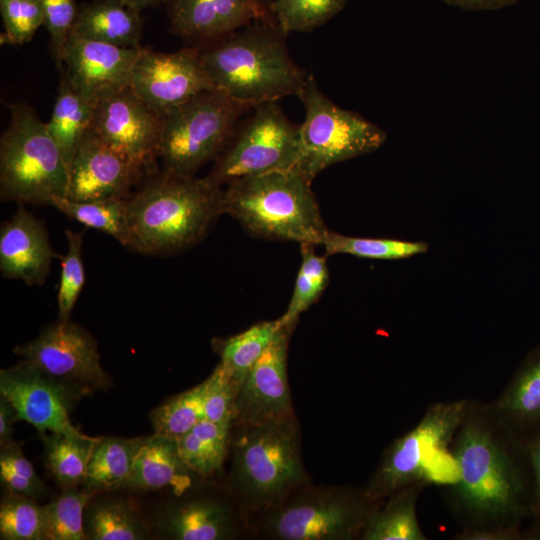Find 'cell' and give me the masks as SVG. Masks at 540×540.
Instances as JSON below:
<instances>
[{"instance_id":"4dcf8cb0","label":"cell","mask_w":540,"mask_h":540,"mask_svg":"<svg viewBox=\"0 0 540 540\" xmlns=\"http://www.w3.org/2000/svg\"><path fill=\"white\" fill-rule=\"evenodd\" d=\"M278 319L252 325L218 342L220 365L238 391L248 372L281 329Z\"/></svg>"},{"instance_id":"f546056e","label":"cell","mask_w":540,"mask_h":540,"mask_svg":"<svg viewBox=\"0 0 540 540\" xmlns=\"http://www.w3.org/2000/svg\"><path fill=\"white\" fill-rule=\"evenodd\" d=\"M230 427V424L201 419L177 438L180 456L195 475L207 477L220 469L226 456Z\"/></svg>"},{"instance_id":"e0dca14e","label":"cell","mask_w":540,"mask_h":540,"mask_svg":"<svg viewBox=\"0 0 540 540\" xmlns=\"http://www.w3.org/2000/svg\"><path fill=\"white\" fill-rule=\"evenodd\" d=\"M294 326H282L252 366L236 398L234 421L241 426L293 415L287 378V350Z\"/></svg>"},{"instance_id":"e575fe53","label":"cell","mask_w":540,"mask_h":540,"mask_svg":"<svg viewBox=\"0 0 540 540\" xmlns=\"http://www.w3.org/2000/svg\"><path fill=\"white\" fill-rule=\"evenodd\" d=\"M322 246L326 255L349 254L361 258L393 260L425 253L428 244L384 238L353 237L328 231Z\"/></svg>"},{"instance_id":"ab89813d","label":"cell","mask_w":540,"mask_h":540,"mask_svg":"<svg viewBox=\"0 0 540 540\" xmlns=\"http://www.w3.org/2000/svg\"><path fill=\"white\" fill-rule=\"evenodd\" d=\"M0 478L8 492L34 499L42 497L46 492V486L32 463L23 454L21 446L14 441L1 447Z\"/></svg>"},{"instance_id":"7402d4cb","label":"cell","mask_w":540,"mask_h":540,"mask_svg":"<svg viewBox=\"0 0 540 540\" xmlns=\"http://www.w3.org/2000/svg\"><path fill=\"white\" fill-rule=\"evenodd\" d=\"M160 530L176 540H222L237 535L234 513L225 502L198 498L170 506L163 512Z\"/></svg>"},{"instance_id":"d4e9b609","label":"cell","mask_w":540,"mask_h":540,"mask_svg":"<svg viewBox=\"0 0 540 540\" xmlns=\"http://www.w3.org/2000/svg\"><path fill=\"white\" fill-rule=\"evenodd\" d=\"M427 481L410 484L378 503L368 516L359 539L362 540H426L417 516L418 500Z\"/></svg>"},{"instance_id":"8d00e7d4","label":"cell","mask_w":540,"mask_h":540,"mask_svg":"<svg viewBox=\"0 0 540 540\" xmlns=\"http://www.w3.org/2000/svg\"><path fill=\"white\" fill-rule=\"evenodd\" d=\"M347 0H275L269 5L278 29L287 36L291 32H308L331 19L342 10Z\"/></svg>"},{"instance_id":"484cf974","label":"cell","mask_w":540,"mask_h":540,"mask_svg":"<svg viewBox=\"0 0 540 540\" xmlns=\"http://www.w3.org/2000/svg\"><path fill=\"white\" fill-rule=\"evenodd\" d=\"M142 438L101 437L88 463L83 488L99 494L126 487Z\"/></svg>"},{"instance_id":"9c48e42d","label":"cell","mask_w":540,"mask_h":540,"mask_svg":"<svg viewBox=\"0 0 540 540\" xmlns=\"http://www.w3.org/2000/svg\"><path fill=\"white\" fill-rule=\"evenodd\" d=\"M469 399L429 405L416 425L395 438L363 487L372 501L381 502L418 481L432 483L431 460L448 454L464 418Z\"/></svg>"},{"instance_id":"277c9868","label":"cell","mask_w":540,"mask_h":540,"mask_svg":"<svg viewBox=\"0 0 540 540\" xmlns=\"http://www.w3.org/2000/svg\"><path fill=\"white\" fill-rule=\"evenodd\" d=\"M223 189V212L250 234L322 245L328 229L311 182L296 170L235 179Z\"/></svg>"},{"instance_id":"44dd1931","label":"cell","mask_w":540,"mask_h":540,"mask_svg":"<svg viewBox=\"0 0 540 540\" xmlns=\"http://www.w3.org/2000/svg\"><path fill=\"white\" fill-rule=\"evenodd\" d=\"M194 475L180 456L177 439L154 433L142 438L126 488L145 491L169 488L181 496L192 487Z\"/></svg>"},{"instance_id":"2e32d148","label":"cell","mask_w":540,"mask_h":540,"mask_svg":"<svg viewBox=\"0 0 540 540\" xmlns=\"http://www.w3.org/2000/svg\"><path fill=\"white\" fill-rule=\"evenodd\" d=\"M148 173L88 130L69 165L66 197L75 201L128 198Z\"/></svg>"},{"instance_id":"7a4b0ae2","label":"cell","mask_w":540,"mask_h":540,"mask_svg":"<svg viewBox=\"0 0 540 540\" xmlns=\"http://www.w3.org/2000/svg\"><path fill=\"white\" fill-rule=\"evenodd\" d=\"M222 214V186L155 170L127 198L128 247L153 255L186 249Z\"/></svg>"},{"instance_id":"1f68e13d","label":"cell","mask_w":540,"mask_h":540,"mask_svg":"<svg viewBox=\"0 0 540 540\" xmlns=\"http://www.w3.org/2000/svg\"><path fill=\"white\" fill-rule=\"evenodd\" d=\"M50 206L128 247L127 198L75 201L60 196L53 198Z\"/></svg>"},{"instance_id":"5b68a950","label":"cell","mask_w":540,"mask_h":540,"mask_svg":"<svg viewBox=\"0 0 540 540\" xmlns=\"http://www.w3.org/2000/svg\"><path fill=\"white\" fill-rule=\"evenodd\" d=\"M242 428L234 443L233 485L247 509L268 510L307 482L299 429L294 414Z\"/></svg>"},{"instance_id":"ffe728a7","label":"cell","mask_w":540,"mask_h":540,"mask_svg":"<svg viewBox=\"0 0 540 540\" xmlns=\"http://www.w3.org/2000/svg\"><path fill=\"white\" fill-rule=\"evenodd\" d=\"M54 252L44 223L20 204L0 228V271L27 285H42L50 271Z\"/></svg>"},{"instance_id":"7bdbcfd3","label":"cell","mask_w":540,"mask_h":540,"mask_svg":"<svg viewBox=\"0 0 540 540\" xmlns=\"http://www.w3.org/2000/svg\"><path fill=\"white\" fill-rule=\"evenodd\" d=\"M41 3L44 25L50 35L51 53L60 67L79 9L74 0H41Z\"/></svg>"},{"instance_id":"d590c367","label":"cell","mask_w":540,"mask_h":540,"mask_svg":"<svg viewBox=\"0 0 540 540\" xmlns=\"http://www.w3.org/2000/svg\"><path fill=\"white\" fill-rule=\"evenodd\" d=\"M205 380L170 397L149 415L154 433L179 438L203 419Z\"/></svg>"},{"instance_id":"f35d334b","label":"cell","mask_w":540,"mask_h":540,"mask_svg":"<svg viewBox=\"0 0 540 540\" xmlns=\"http://www.w3.org/2000/svg\"><path fill=\"white\" fill-rule=\"evenodd\" d=\"M83 232L65 230L67 251L58 255L61 263L60 285L57 295L58 319L66 321L76 304L85 284V270L82 260Z\"/></svg>"},{"instance_id":"52a82bcc","label":"cell","mask_w":540,"mask_h":540,"mask_svg":"<svg viewBox=\"0 0 540 540\" xmlns=\"http://www.w3.org/2000/svg\"><path fill=\"white\" fill-rule=\"evenodd\" d=\"M251 109L212 88L168 111L163 115L158 153L162 170L195 176L219 156L240 119Z\"/></svg>"},{"instance_id":"ac0fdd59","label":"cell","mask_w":540,"mask_h":540,"mask_svg":"<svg viewBox=\"0 0 540 540\" xmlns=\"http://www.w3.org/2000/svg\"><path fill=\"white\" fill-rule=\"evenodd\" d=\"M141 49L119 47L71 33L60 72L78 93L97 102L129 86Z\"/></svg>"},{"instance_id":"5bb4252c","label":"cell","mask_w":540,"mask_h":540,"mask_svg":"<svg viewBox=\"0 0 540 540\" xmlns=\"http://www.w3.org/2000/svg\"><path fill=\"white\" fill-rule=\"evenodd\" d=\"M129 86L162 116L200 92L213 88L197 45L169 53L142 47Z\"/></svg>"},{"instance_id":"c3c4849f","label":"cell","mask_w":540,"mask_h":540,"mask_svg":"<svg viewBox=\"0 0 540 540\" xmlns=\"http://www.w3.org/2000/svg\"><path fill=\"white\" fill-rule=\"evenodd\" d=\"M123 4L129 8L140 12L142 9L158 5L160 3L169 2L171 0H120Z\"/></svg>"},{"instance_id":"8fae6325","label":"cell","mask_w":540,"mask_h":540,"mask_svg":"<svg viewBox=\"0 0 540 540\" xmlns=\"http://www.w3.org/2000/svg\"><path fill=\"white\" fill-rule=\"evenodd\" d=\"M378 503L363 488H308L268 509L265 530L281 540H352Z\"/></svg>"},{"instance_id":"f6af8a7d","label":"cell","mask_w":540,"mask_h":540,"mask_svg":"<svg viewBox=\"0 0 540 540\" xmlns=\"http://www.w3.org/2000/svg\"><path fill=\"white\" fill-rule=\"evenodd\" d=\"M454 540H522V527L460 529L453 536Z\"/></svg>"},{"instance_id":"4fadbf2b","label":"cell","mask_w":540,"mask_h":540,"mask_svg":"<svg viewBox=\"0 0 540 540\" xmlns=\"http://www.w3.org/2000/svg\"><path fill=\"white\" fill-rule=\"evenodd\" d=\"M14 353L50 376L91 393L106 390L111 384L101 365L96 340L70 319H58L32 341L15 347Z\"/></svg>"},{"instance_id":"30bf717a","label":"cell","mask_w":540,"mask_h":540,"mask_svg":"<svg viewBox=\"0 0 540 540\" xmlns=\"http://www.w3.org/2000/svg\"><path fill=\"white\" fill-rule=\"evenodd\" d=\"M300 158V124L288 119L278 101L267 102L240 119L205 178L223 186L246 176L297 171Z\"/></svg>"},{"instance_id":"d6a6232c","label":"cell","mask_w":540,"mask_h":540,"mask_svg":"<svg viewBox=\"0 0 540 540\" xmlns=\"http://www.w3.org/2000/svg\"><path fill=\"white\" fill-rule=\"evenodd\" d=\"M98 494L78 487L63 488L62 493L44 508V540H85L84 514Z\"/></svg>"},{"instance_id":"9a60e30c","label":"cell","mask_w":540,"mask_h":540,"mask_svg":"<svg viewBox=\"0 0 540 540\" xmlns=\"http://www.w3.org/2000/svg\"><path fill=\"white\" fill-rule=\"evenodd\" d=\"M162 124L163 116L128 86L96 102L89 130L150 173L156 170Z\"/></svg>"},{"instance_id":"cb8c5ba5","label":"cell","mask_w":540,"mask_h":540,"mask_svg":"<svg viewBox=\"0 0 540 540\" xmlns=\"http://www.w3.org/2000/svg\"><path fill=\"white\" fill-rule=\"evenodd\" d=\"M71 33L119 47L138 48L142 21L139 12L120 0H95L79 8Z\"/></svg>"},{"instance_id":"6da1fadb","label":"cell","mask_w":540,"mask_h":540,"mask_svg":"<svg viewBox=\"0 0 540 540\" xmlns=\"http://www.w3.org/2000/svg\"><path fill=\"white\" fill-rule=\"evenodd\" d=\"M450 453L457 477L447 504L461 529L522 527L532 496L523 440L490 403L469 400Z\"/></svg>"},{"instance_id":"f907efd6","label":"cell","mask_w":540,"mask_h":540,"mask_svg":"<svg viewBox=\"0 0 540 540\" xmlns=\"http://www.w3.org/2000/svg\"><path fill=\"white\" fill-rule=\"evenodd\" d=\"M258 1L263 2V3H266L265 0H258Z\"/></svg>"},{"instance_id":"60d3db41","label":"cell","mask_w":540,"mask_h":540,"mask_svg":"<svg viewBox=\"0 0 540 540\" xmlns=\"http://www.w3.org/2000/svg\"><path fill=\"white\" fill-rule=\"evenodd\" d=\"M4 33L1 42L22 45L29 42L41 25L44 12L41 0H0Z\"/></svg>"},{"instance_id":"f1b7e54d","label":"cell","mask_w":540,"mask_h":540,"mask_svg":"<svg viewBox=\"0 0 540 540\" xmlns=\"http://www.w3.org/2000/svg\"><path fill=\"white\" fill-rule=\"evenodd\" d=\"M84 531L91 540H141L147 528L133 505L123 499L89 502L84 514Z\"/></svg>"},{"instance_id":"3957f363","label":"cell","mask_w":540,"mask_h":540,"mask_svg":"<svg viewBox=\"0 0 540 540\" xmlns=\"http://www.w3.org/2000/svg\"><path fill=\"white\" fill-rule=\"evenodd\" d=\"M285 37L274 23L262 22L197 46L213 88L254 108L298 97L306 83L309 74L290 56Z\"/></svg>"},{"instance_id":"74e56055","label":"cell","mask_w":540,"mask_h":540,"mask_svg":"<svg viewBox=\"0 0 540 540\" xmlns=\"http://www.w3.org/2000/svg\"><path fill=\"white\" fill-rule=\"evenodd\" d=\"M44 508L34 498L8 492L0 505L2 540H44Z\"/></svg>"},{"instance_id":"ee69618b","label":"cell","mask_w":540,"mask_h":540,"mask_svg":"<svg viewBox=\"0 0 540 540\" xmlns=\"http://www.w3.org/2000/svg\"><path fill=\"white\" fill-rule=\"evenodd\" d=\"M532 482L531 516L540 515V427L522 437Z\"/></svg>"},{"instance_id":"8992f818","label":"cell","mask_w":540,"mask_h":540,"mask_svg":"<svg viewBox=\"0 0 540 540\" xmlns=\"http://www.w3.org/2000/svg\"><path fill=\"white\" fill-rule=\"evenodd\" d=\"M10 122L0 139V197L19 204L51 205L66 197L68 165L36 111L10 105Z\"/></svg>"},{"instance_id":"83f0119b","label":"cell","mask_w":540,"mask_h":540,"mask_svg":"<svg viewBox=\"0 0 540 540\" xmlns=\"http://www.w3.org/2000/svg\"><path fill=\"white\" fill-rule=\"evenodd\" d=\"M47 469L62 488L84 484L89 460L100 438L88 435L40 433Z\"/></svg>"},{"instance_id":"4316f807","label":"cell","mask_w":540,"mask_h":540,"mask_svg":"<svg viewBox=\"0 0 540 540\" xmlns=\"http://www.w3.org/2000/svg\"><path fill=\"white\" fill-rule=\"evenodd\" d=\"M96 102L78 93L61 72L58 94L49 122V134L60 147L68 165L89 130Z\"/></svg>"},{"instance_id":"d6986e66","label":"cell","mask_w":540,"mask_h":540,"mask_svg":"<svg viewBox=\"0 0 540 540\" xmlns=\"http://www.w3.org/2000/svg\"><path fill=\"white\" fill-rule=\"evenodd\" d=\"M171 1V31L194 45L224 37L255 20L274 23L269 5L258 0Z\"/></svg>"},{"instance_id":"bcb514c9","label":"cell","mask_w":540,"mask_h":540,"mask_svg":"<svg viewBox=\"0 0 540 540\" xmlns=\"http://www.w3.org/2000/svg\"><path fill=\"white\" fill-rule=\"evenodd\" d=\"M18 421L17 414L12 404L4 397L0 396V445L5 446L11 442L13 424Z\"/></svg>"},{"instance_id":"603a6c76","label":"cell","mask_w":540,"mask_h":540,"mask_svg":"<svg viewBox=\"0 0 540 540\" xmlns=\"http://www.w3.org/2000/svg\"><path fill=\"white\" fill-rule=\"evenodd\" d=\"M490 405L521 437L540 427V345L526 355Z\"/></svg>"},{"instance_id":"681fc988","label":"cell","mask_w":540,"mask_h":540,"mask_svg":"<svg viewBox=\"0 0 540 540\" xmlns=\"http://www.w3.org/2000/svg\"><path fill=\"white\" fill-rule=\"evenodd\" d=\"M524 537L528 540H540V515L534 517V522L529 529L524 530Z\"/></svg>"},{"instance_id":"7c38bea8","label":"cell","mask_w":540,"mask_h":540,"mask_svg":"<svg viewBox=\"0 0 540 540\" xmlns=\"http://www.w3.org/2000/svg\"><path fill=\"white\" fill-rule=\"evenodd\" d=\"M88 393L23 359L0 371V395L12 404L18 420L28 422L40 433L83 435L71 422L70 411Z\"/></svg>"},{"instance_id":"b9f144b4","label":"cell","mask_w":540,"mask_h":540,"mask_svg":"<svg viewBox=\"0 0 540 540\" xmlns=\"http://www.w3.org/2000/svg\"><path fill=\"white\" fill-rule=\"evenodd\" d=\"M237 394V387L219 363L205 380L203 419L231 425L236 415Z\"/></svg>"},{"instance_id":"836d02e7","label":"cell","mask_w":540,"mask_h":540,"mask_svg":"<svg viewBox=\"0 0 540 540\" xmlns=\"http://www.w3.org/2000/svg\"><path fill=\"white\" fill-rule=\"evenodd\" d=\"M314 247L301 244V265L287 309L278 318L281 326H294L300 314L318 300L328 285L327 255H317Z\"/></svg>"},{"instance_id":"ba28073f","label":"cell","mask_w":540,"mask_h":540,"mask_svg":"<svg viewBox=\"0 0 540 540\" xmlns=\"http://www.w3.org/2000/svg\"><path fill=\"white\" fill-rule=\"evenodd\" d=\"M305 109L300 124L297 171L312 183L328 167L379 149L386 132L360 114L344 109L319 89L312 74L298 95Z\"/></svg>"},{"instance_id":"7dc6e473","label":"cell","mask_w":540,"mask_h":540,"mask_svg":"<svg viewBox=\"0 0 540 540\" xmlns=\"http://www.w3.org/2000/svg\"><path fill=\"white\" fill-rule=\"evenodd\" d=\"M467 10H494L515 4L518 0H442Z\"/></svg>"}]
</instances>
